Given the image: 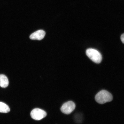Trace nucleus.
Listing matches in <instances>:
<instances>
[{
	"label": "nucleus",
	"instance_id": "nucleus-1",
	"mask_svg": "<svg viewBox=\"0 0 124 124\" xmlns=\"http://www.w3.org/2000/svg\"><path fill=\"white\" fill-rule=\"evenodd\" d=\"M95 99L98 103L103 104L112 101L113 96L112 94L108 91L102 90L97 93L95 96Z\"/></svg>",
	"mask_w": 124,
	"mask_h": 124
},
{
	"label": "nucleus",
	"instance_id": "nucleus-2",
	"mask_svg": "<svg viewBox=\"0 0 124 124\" xmlns=\"http://www.w3.org/2000/svg\"><path fill=\"white\" fill-rule=\"evenodd\" d=\"M86 54L87 56L94 62L99 63L102 61L101 54L95 49H88L86 51Z\"/></svg>",
	"mask_w": 124,
	"mask_h": 124
},
{
	"label": "nucleus",
	"instance_id": "nucleus-3",
	"mask_svg": "<svg viewBox=\"0 0 124 124\" xmlns=\"http://www.w3.org/2000/svg\"><path fill=\"white\" fill-rule=\"evenodd\" d=\"M46 113L45 111L39 108H35L32 110L31 113L32 118L36 120H39L45 117Z\"/></svg>",
	"mask_w": 124,
	"mask_h": 124
},
{
	"label": "nucleus",
	"instance_id": "nucleus-4",
	"mask_svg": "<svg viewBox=\"0 0 124 124\" xmlns=\"http://www.w3.org/2000/svg\"><path fill=\"white\" fill-rule=\"evenodd\" d=\"M75 108V103L70 101L63 104L61 108V110L65 114H69L74 110Z\"/></svg>",
	"mask_w": 124,
	"mask_h": 124
},
{
	"label": "nucleus",
	"instance_id": "nucleus-5",
	"mask_svg": "<svg viewBox=\"0 0 124 124\" xmlns=\"http://www.w3.org/2000/svg\"><path fill=\"white\" fill-rule=\"evenodd\" d=\"M46 32L43 30H40L36 31L31 35L30 38L32 40H41L44 38Z\"/></svg>",
	"mask_w": 124,
	"mask_h": 124
},
{
	"label": "nucleus",
	"instance_id": "nucleus-6",
	"mask_svg": "<svg viewBox=\"0 0 124 124\" xmlns=\"http://www.w3.org/2000/svg\"><path fill=\"white\" fill-rule=\"evenodd\" d=\"M8 85L9 81L7 77L3 74L0 75V86L2 88H6Z\"/></svg>",
	"mask_w": 124,
	"mask_h": 124
},
{
	"label": "nucleus",
	"instance_id": "nucleus-7",
	"mask_svg": "<svg viewBox=\"0 0 124 124\" xmlns=\"http://www.w3.org/2000/svg\"><path fill=\"white\" fill-rule=\"evenodd\" d=\"M10 111L8 105L3 102H0V113H7Z\"/></svg>",
	"mask_w": 124,
	"mask_h": 124
},
{
	"label": "nucleus",
	"instance_id": "nucleus-8",
	"mask_svg": "<svg viewBox=\"0 0 124 124\" xmlns=\"http://www.w3.org/2000/svg\"><path fill=\"white\" fill-rule=\"evenodd\" d=\"M121 39L122 42L124 44V33L122 34L121 36Z\"/></svg>",
	"mask_w": 124,
	"mask_h": 124
}]
</instances>
